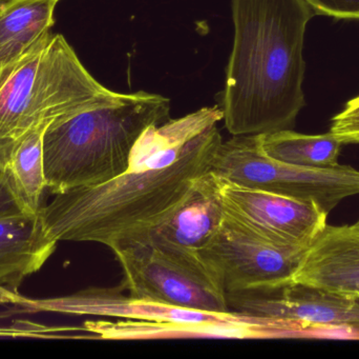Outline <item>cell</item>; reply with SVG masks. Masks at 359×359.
I'll use <instances>...</instances> for the list:
<instances>
[{
    "label": "cell",
    "instance_id": "6da1fadb",
    "mask_svg": "<svg viewBox=\"0 0 359 359\" xmlns=\"http://www.w3.org/2000/svg\"><path fill=\"white\" fill-rule=\"evenodd\" d=\"M219 105L149 126L126 172L102 185L55 195L39 211L55 242H92L109 249L144 235L168 218L194 181L210 171L222 143Z\"/></svg>",
    "mask_w": 359,
    "mask_h": 359
},
{
    "label": "cell",
    "instance_id": "7a4b0ae2",
    "mask_svg": "<svg viewBox=\"0 0 359 359\" xmlns=\"http://www.w3.org/2000/svg\"><path fill=\"white\" fill-rule=\"evenodd\" d=\"M231 8L226 129L232 136L291 130L305 105L304 39L316 13L305 0H231Z\"/></svg>",
    "mask_w": 359,
    "mask_h": 359
},
{
    "label": "cell",
    "instance_id": "3957f363",
    "mask_svg": "<svg viewBox=\"0 0 359 359\" xmlns=\"http://www.w3.org/2000/svg\"><path fill=\"white\" fill-rule=\"evenodd\" d=\"M170 111L161 95L115 93L53 120L43 134L46 190L57 195L119 176L141 135L168 122Z\"/></svg>",
    "mask_w": 359,
    "mask_h": 359
},
{
    "label": "cell",
    "instance_id": "277c9868",
    "mask_svg": "<svg viewBox=\"0 0 359 359\" xmlns=\"http://www.w3.org/2000/svg\"><path fill=\"white\" fill-rule=\"evenodd\" d=\"M115 93L90 75L65 36L50 33L0 86V124L12 143L36 126Z\"/></svg>",
    "mask_w": 359,
    "mask_h": 359
},
{
    "label": "cell",
    "instance_id": "5b68a950",
    "mask_svg": "<svg viewBox=\"0 0 359 359\" xmlns=\"http://www.w3.org/2000/svg\"><path fill=\"white\" fill-rule=\"evenodd\" d=\"M111 250L132 299L205 313L231 312L219 276L200 254L156 246L145 238L121 242Z\"/></svg>",
    "mask_w": 359,
    "mask_h": 359
},
{
    "label": "cell",
    "instance_id": "8992f818",
    "mask_svg": "<svg viewBox=\"0 0 359 359\" xmlns=\"http://www.w3.org/2000/svg\"><path fill=\"white\" fill-rule=\"evenodd\" d=\"M210 171L240 187L314 202L330 213L350 196L359 194V171L350 166L302 168L266 155L257 135L222 141Z\"/></svg>",
    "mask_w": 359,
    "mask_h": 359
},
{
    "label": "cell",
    "instance_id": "52a82bcc",
    "mask_svg": "<svg viewBox=\"0 0 359 359\" xmlns=\"http://www.w3.org/2000/svg\"><path fill=\"white\" fill-rule=\"evenodd\" d=\"M306 251L271 240L226 211L221 229L200 255L227 294L290 284Z\"/></svg>",
    "mask_w": 359,
    "mask_h": 359
},
{
    "label": "cell",
    "instance_id": "ba28073f",
    "mask_svg": "<svg viewBox=\"0 0 359 359\" xmlns=\"http://www.w3.org/2000/svg\"><path fill=\"white\" fill-rule=\"evenodd\" d=\"M226 296L231 312L290 322L310 333L323 330L351 333L359 324V299H347L301 282L227 293Z\"/></svg>",
    "mask_w": 359,
    "mask_h": 359
},
{
    "label": "cell",
    "instance_id": "9c48e42d",
    "mask_svg": "<svg viewBox=\"0 0 359 359\" xmlns=\"http://www.w3.org/2000/svg\"><path fill=\"white\" fill-rule=\"evenodd\" d=\"M223 196L229 214L263 235L289 246L309 248L327 226L328 213L314 202L240 187L225 181Z\"/></svg>",
    "mask_w": 359,
    "mask_h": 359
},
{
    "label": "cell",
    "instance_id": "30bf717a",
    "mask_svg": "<svg viewBox=\"0 0 359 359\" xmlns=\"http://www.w3.org/2000/svg\"><path fill=\"white\" fill-rule=\"evenodd\" d=\"M225 215L223 181L208 171L194 181L168 218L137 238H145L156 246L200 254L221 229Z\"/></svg>",
    "mask_w": 359,
    "mask_h": 359
},
{
    "label": "cell",
    "instance_id": "8fae6325",
    "mask_svg": "<svg viewBox=\"0 0 359 359\" xmlns=\"http://www.w3.org/2000/svg\"><path fill=\"white\" fill-rule=\"evenodd\" d=\"M293 282L359 299V219L352 225L327 223L304 254Z\"/></svg>",
    "mask_w": 359,
    "mask_h": 359
},
{
    "label": "cell",
    "instance_id": "7c38bea8",
    "mask_svg": "<svg viewBox=\"0 0 359 359\" xmlns=\"http://www.w3.org/2000/svg\"><path fill=\"white\" fill-rule=\"evenodd\" d=\"M123 285L114 289L90 288L69 296L50 299H21L25 311H52L69 314H88L104 318H121L141 322H217L230 315L205 313L179 309L159 303L137 301L122 293Z\"/></svg>",
    "mask_w": 359,
    "mask_h": 359
},
{
    "label": "cell",
    "instance_id": "4fadbf2b",
    "mask_svg": "<svg viewBox=\"0 0 359 359\" xmlns=\"http://www.w3.org/2000/svg\"><path fill=\"white\" fill-rule=\"evenodd\" d=\"M38 214L0 217V291L16 290L25 278L41 269L56 250ZM14 296V295H12ZM18 299L19 296H14Z\"/></svg>",
    "mask_w": 359,
    "mask_h": 359
},
{
    "label": "cell",
    "instance_id": "5bb4252c",
    "mask_svg": "<svg viewBox=\"0 0 359 359\" xmlns=\"http://www.w3.org/2000/svg\"><path fill=\"white\" fill-rule=\"evenodd\" d=\"M86 330L105 339H166V337H225L259 339L273 337V324L267 320L232 312L228 318L208 322H86Z\"/></svg>",
    "mask_w": 359,
    "mask_h": 359
},
{
    "label": "cell",
    "instance_id": "9a60e30c",
    "mask_svg": "<svg viewBox=\"0 0 359 359\" xmlns=\"http://www.w3.org/2000/svg\"><path fill=\"white\" fill-rule=\"evenodd\" d=\"M60 0H10L0 6V86L55 23Z\"/></svg>",
    "mask_w": 359,
    "mask_h": 359
},
{
    "label": "cell",
    "instance_id": "2e32d148",
    "mask_svg": "<svg viewBox=\"0 0 359 359\" xmlns=\"http://www.w3.org/2000/svg\"><path fill=\"white\" fill-rule=\"evenodd\" d=\"M48 124L32 129L16 141L0 145V162L25 213L38 214L46 190L43 134Z\"/></svg>",
    "mask_w": 359,
    "mask_h": 359
},
{
    "label": "cell",
    "instance_id": "e0dca14e",
    "mask_svg": "<svg viewBox=\"0 0 359 359\" xmlns=\"http://www.w3.org/2000/svg\"><path fill=\"white\" fill-rule=\"evenodd\" d=\"M262 151L278 162L302 168L326 169L339 166L343 143L330 132L307 135L292 130L257 135Z\"/></svg>",
    "mask_w": 359,
    "mask_h": 359
},
{
    "label": "cell",
    "instance_id": "ac0fdd59",
    "mask_svg": "<svg viewBox=\"0 0 359 359\" xmlns=\"http://www.w3.org/2000/svg\"><path fill=\"white\" fill-rule=\"evenodd\" d=\"M329 132L343 145H359V96L348 101L345 109L332 118Z\"/></svg>",
    "mask_w": 359,
    "mask_h": 359
},
{
    "label": "cell",
    "instance_id": "d6986e66",
    "mask_svg": "<svg viewBox=\"0 0 359 359\" xmlns=\"http://www.w3.org/2000/svg\"><path fill=\"white\" fill-rule=\"evenodd\" d=\"M316 15L359 20V0H305Z\"/></svg>",
    "mask_w": 359,
    "mask_h": 359
},
{
    "label": "cell",
    "instance_id": "ffe728a7",
    "mask_svg": "<svg viewBox=\"0 0 359 359\" xmlns=\"http://www.w3.org/2000/svg\"><path fill=\"white\" fill-rule=\"evenodd\" d=\"M22 212H25V210L13 192L4 167L0 162V217Z\"/></svg>",
    "mask_w": 359,
    "mask_h": 359
},
{
    "label": "cell",
    "instance_id": "44dd1931",
    "mask_svg": "<svg viewBox=\"0 0 359 359\" xmlns=\"http://www.w3.org/2000/svg\"><path fill=\"white\" fill-rule=\"evenodd\" d=\"M351 334H353L352 337H355V339H359V324L352 329Z\"/></svg>",
    "mask_w": 359,
    "mask_h": 359
},
{
    "label": "cell",
    "instance_id": "7402d4cb",
    "mask_svg": "<svg viewBox=\"0 0 359 359\" xmlns=\"http://www.w3.org/2000/svg\"><path fill=\"white\" fill-rule=\"evenodd\" d=\"M10 1V0H0V6H2V4H6V2Z\"/></svg>",
    "mask_w": 359,
    "mask_h": 359
}]
</instances>
